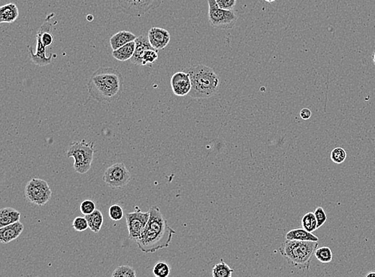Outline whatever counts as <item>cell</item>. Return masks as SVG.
Here are the masks:
<instances>
[{"label": "cell", "mask_w": 375, "mask_h": 277, "mask_svg": "<svg viewBox=\"0 0 375 277\" xmlns=\"http://www.w3.org/2000/svg\"><path fill=\"white\" fill-rule=\"evenodd\" d=\"M19 16L18 6L12 2L3 5L0 7V23H12Z\"/></svg>", "instance_id": "17"}, {"label": "cell", "mask_w": 375, "mask_h": 277, "mask_svg": "<svg viewBox=\"0 0 375 277\" xmlns=\"http://www.w3.org/2000/svg\"><path fill=\"white\" fill-rule=\"evenodd\" d=\"M36 52L34 51V49L32 46L28 47V52H29L30 57L36 66L38 67H44V66L49 65L52 63L53 55L50 56H46V46L42 44L41 39L36 36Z\"/></svg>", "instance_id": "13"}, {"label": "cell", "mask_w": 375, "mask_h": 277, "mask_svg": "<svg viewBox=\"0 0 375 277\" xmlns=\"http://www.w3.org/2000/svg\"><path fill=\"white\" fill-rule=\"evenodd\" d=\"M159 58L157 50L155 49H150L145 51L143 55V66H148L151 67L153 63H155Z\"/></svg>", "instance_id": "28"}, {"label": "cell", "mask_w": 375, "mask_h": 277, "mask_svg": "<svg viewBox=\"0 0 375 277\" xmlns=\"http://www.w3.org/2000/svg\"><path fill=\"white\" fill-rule=\"evenodd\" d=\"M287 240L294 241H306V242H319V238L314 235L312 233L306 231V229H296L288 232L286 235Z\"/></svg>", "instance_id": "20"}, {"label": "cell", "mask_w": 375, "mask_h": 277, "mask_svg": "<svg viewBox=\"0 0 375 277\" xmlns=\"http://www.w3.org/2000/svg\"><path fill=\"white\" fill-rule=\"evenodd\" d=\"M315 256L317 260L320 261L321 263H323V264L331 262L332 259H333L332 251L329 247H326V246L317 248Z\"/></svg>", "instance_id": "24"}, {"label": "cell", "mask_w": 375, "mask_h": 277, "mask_svg": "<svg viewBox=\"0 0 375 277\" xmlns=\"http://www.w3.org/2000/svg\"><path fill=\"white\" fill-rule=\"evenodd\" d=\"M316 217L317 223H318V229L323 226L325 224L327 220V213L322 207H318L314 212Z\"/></svg>", "instance_id": "32"}, {"label": "cell", "mask_w": 375, "mask_h": 277, "mask_svg": "<svg viewBox=\"0 0 375 277\" xmlns=\"http://www.w3.org/2000/svg\"><path fill=\"white\" fill-rule=\"evenodd\" d=\"M302 226L306 231L313 233L318 229V223L314 212H307L302 218Z\"/></svg>", "instance_id": "23"}, {"label": "cell", "mask_w": 375, "mask_h": 277, "mask_svg": "<svg viewBox=\"0 0 375 277\" xmlns=\"http://www.w3.org/2000/svg\"><path fill=\"white\" fill-rule=\"evenodd\" d=\"M265 1L268 2H273L274 1H275V0H265Z\"/></svg>", "instance_id": "37"}, {"label": "cell", "mask_w": 375, "mask_h": 277, "mask_svg": "<svg viewBox=\"0 0 375 277\" xmlns=\"http://www.w3.org/2000/svg\"><path fill=\"white\" fill-rule=\"evenodd\" d=\"M170 86L174 95L178 97L186 96L191 91V82L188 73L178 71L172 75Z\"/></svg>", "instance_id": "11"}, {"label": "cell", "mask_w": 375, "mask_h": 277, "mask_svg": "<svg viewBox=\"0 0 375 277\" xmlns=\"http://www.w3.org/2000/svg\"><path fill=\"white\" fill-rule=\"evenodd\" d=\"M317 248L318 242L287 240L279 248V252L290 265L308 270Z\"/></svg>", "instance_id": "4"}, {"label": "cell", "mask_w": 375, "mask_h": 277, "mask_svg": "<svg viewBox=\"0 0 375 277\" xmlns=\"http://www.w3.org/2000/svg\"><path fill=\"white\" fill-rule=\"evenodd\" d=\"M110 218L113 221H120L124 217V209L119 205H112L108 209Z\"/></svg>", "instance_id": "29"}, {"label": "cell", "mask_w": 375, "mask_h": 277, "mask_svg": "<svg viewBox=\"0 0 375 277\" xmlns=\"http://www.w3.org/2000/svg\"><path fill=\"white\" fill-rule=\"evenodd\" d=\"M170 266L167 263L158 262L153 268V274L156 277H167L170 275Z\"/></svg>", "instance_id": "26"}, {"label": "cell", "mask_w": 375, "mask_h": 277, "mask_svg": "<svg viewBox=\"0 0 375 277\" xmlns=\"http://www.w3.org/2000/svg\"><path fill=\"white\" fill-rule=\"evenodd\" d=\"M52 191L48 183L40 178H32L25 187V197L28 202L43 206L50 201Z\"/></svg>", "instance_id": "8"}, {"label": "cell", "mask_w": 375, "mask_h": 277, "mask_svg": "<svg viewBox=\"0 0 375 277\" xmlns=\"http://www.w3.org/2000/svg\"><path fill=\"white\" fill-rule=\"evenodd\" d=\"M21 213L16 209L10 207L0 210V228L18 222L20 220Z\"/></svg>", "instance_id": "18"}, {"label": "cell", "mask_w": 375, "mask_h": 277, "mask_svg": "<svg viewBox=\"0 0 375 277\" xmlns=\"http://www.w3.org/2000/svg\"><path fill=\"white\" fill-rule=\"evenodd\" d=\"M135 51V41L129 42L127 44L121 46L120 48L115 50L112 52V56L120 62H126L130 60Z\"/></svg>", "instance_id": "19"}, {"label": "cell", "mask_w": 375, "mask_h": 277, "mask_svg": "<svg viewBox=\"0 0 375 277\" xmlns=\"http://www.w3.org/2000/svg\"><path fill=\"white\" fill-rule=\"evenodd\" d=\"M131 175L126 166L123 163H116L110 166L103 175V181L112 189L124 188L130 182Z\"/></svg>", "instance_id": "9"}, {"label": "cell", "mask_w": 375, "mask_h": 277, "mask_svg": "<svg viewBox=\"0 0 375 277\" xmlns=\"http://www.w3.org/2000/svg\"><path fill=\"white\" fill-rule=\"evenodd\" d=\"M149 212L148 222L140 238L135 242L138 248L145 253H154L158 250L167 248L175 234L157 206L151 207Z\"/></svg>", "instance_id": "1"}, {"label": "cell", "mask_w": 375, "mask_h": 277, "mask_svg": "<svg viewBox=\"0 0 375 277\" xmlns=\"http://www.w3.org/2000/svg\"><path fill=\"white\" fill-rule=\"evenodd\" d=\"M217 4L220 8L228 11H234L237 0H215Z\"/></svg>", "instance_id": "33"}, {"label": "cell", "mask_w": 375, "mask_h": 277, "mask_svg": "<svg viewBox=\"0 0 375 277\" xmlns=\"http://www.w3.org/2000/svg\"><path fill=\"white\" fill-rule=\"evenodd\" d=\"M191 78V91L189 96L195 99H209L218 92L220 78L210 67L199 64L185 69Z\"/></svg>", "instance_id": "3"}, {"label": "cell", "mask_w": 375, "mask_h": 277, "mask_svg": "<svg viewBox=\"0 0 375 277\" xmlns=\"http://www.w3.org/2000/svg\"><path fill=\"white\" fill-rule=\"evenodd\" d=\"M311 111H310V109H307V108H304V109H302L301 111H300V117H301V118L303 120H308L310 119V117H311Z\"/></svg>", "instance_id": "34"}, {"label": "cell", "mask_w": 375, "mask_h": 277, "mask_svg": "<svg viewBox=\"0 0 375 277\" xmlns=\"http://www.w3.org/2000/svg\"><path fill=\"white\" fill-rule=\"evenodd\" d=\"M164 0H111L116 13L140 17L158 8Z\"/></svg>", "instance_id": "6"}, {"label": "cell", "mask_w": 375, "mask_h": 277, "mask_svg": "<svg viewBox=\"0 0 375 277\" xmlns=\"http://www.w3.org/2000/svg\"><path fill=\"white\" fill-rule=\"evenodd\" d=\"M134 41H135V51L130 61L134 65L143 66V55L145 51L150 49L155 48L151 46L149 38L147 36H138Z\"/></svg>", "instance_id": "15"}, {"label": "cell", "mask_w": 375, "mask_h": 277, "mask_svg": "<svg viewBox=\"0 0 375 277\" xmlns=\"http://www.w3.org/2000/svg\"><path fill=\"white\" fill-rule=\"evenodd\" d=\"M136 39V36L133 34L132 32L127 31H121L114 35L110 38V44L113 51L120 48L121 46L127 44L129 42H132Z\"/></svg>", "instance_id": "16"}, {"label": "cell", "mask_w": 375, "mask_h": 277, "mask_svg": "<svg viewBox=\"0 0 375 277\" xmlns=\"http://www.w3.org/2000/svg\"><path fill=\"white\" fill-rule=\"evenodd\" d=\"M88 222L89 229L94 233L100 231L103 224V215L100 210L95 209L92 213L85 216Z\"/></svg>", "instance_id": "21"}, {"label": "cell", "mask_w": 375, "mask_h": 277, "mask_svg": "<svg viewBox=\"0 0 375 277\" xmlns=\"http://www.w3.org/2000/svg\"><path fill=\"white\" fill-rule=\"evenodd\" d=\"M147 37L149 38L151 46L155 50H164L170 41V34L168 31L160 28H151L148 32Z\"/></svg>", "instance_id": "12"}, {"label": "cell", "mask_w": 375, "mask_h": 277, "mask_svg": "<svg viewBox=\"0 0 375 277\" xmlns=\"http://www.w3.org/2000/svg\"><path fill=\"white\" fill-rule=\"evenodd\" d=\"M233 270L228 265H226L223 260L214 265L212 269V277H231L232 276Z\"/></svg>", "instance_id": "22"}, {"label": "cell", "mask_w": 375, "mask_h": 277, "mask_svg": "<svg viewBox=\"0 0 375 277\" xmlns=\"http://www.w3.org/2000/svg\"><path fill=\"white\" fill-rule=\"evenodd\" d=\"M346 152L343 148L337 147L331 151V159L335 164H342L346 159Z\"/></svg>", "instance_id": "27"}, {"label": "cell", "mask_w": 375, "mask_h": 277, "mask_svg": "<svg viewBox=\"0 0 375 277\" xmlns=\"http://www.w3.org/2000/svg\"><path fill=\"white\" fill-rule=\"evenodd\" d=\"M72 227L76 231L81 233V232L86 231V229H88V222H87V220L85 216L84 217L77 216L72 223Z\"/></svg>", "instance_id": "30"}, {"label": "cell", "mask_w": 375, "mask_h": 277, "mask_svg": "<svg viewBox=\"0 0 375 277\" xmlns=\"http://www.w3.org/2000/svg\"><path fill=\"white\" fill-rule=\"evenodd\" d=\"M373 63H374V64H375V52H374V55H373Z\"/></svg>", "instance_id": "36"}, {"label": "cell", "mask_w": 375, "mask_h": 277, "mask_svg": "<svg viewBox=\"0 0 375 277\" xmlns=\"http://www.w3.org/2000/svg\"><path fill=\"white\" fill-rule=\"evenodd\" d=\"M126 226L128 229V238L131 241L136 242L140 238L150 217V212H141L137 208V211L126 213Z\"/></svg>", "instance_id": "10"}, {"label": "cell", "mask_w": 375, "mask_h": 277, "mask_svg": "<svg viewBox=\"0 0 375 277\" xmlns=\"http://www.w3.org/2000/svg\"><path fill=\"white\" fill-rule=\"evenodd\" d=\"M80 211L84 216L90 214L96 209V205L91 200H84L80 205Z\"/></svg>", "instance_id": "31"}, {"label": "cell", "mask_w": 375, "mask_h": 277, "mask_svg": "<svg viewBox=\"0 0 375 277\" xmlns=\"http://www.w3.org/2000/svg\"><path fill=\"white\" fill-rule=\"evenodd\" d=\"M375 277V273L374 272V273H368L367 275V277Z\"/></svg>", "instance_id": "35"}, {"label": "cell", "mask_w": 375, "mask_h": 277, "mask_svg": "<svg viewBox=\"0 0 375 277\" xmlns=\"http://www.w3.org/2000/svg\"><path fill=\"white\" fill-rule=\"evenodd\" d=\"M208 19L210 26L220 30H229L235 27L238 16L234 11L224 10L218 6L215 0H208Z\"/></svg>", "instance_id": "7"}, {"label": "cell", "mask_w": 375, "mask_h": 277, "mask_svg": "<svg viewBox=\"0 0 375 277\" xmlns=\"http://www.w3.org/2000/svg\"><path fill=\"white\" fill-rule=\"evenodd\" d=\"M124 89V78L117 69L100 68L90 76L87 90L91 98L99 103H109L120 99Z\"/></svg>", "instance_id": "2"}, {"label": "cell", "mask_w": 375, "mask_h": 277, "mask_svg": "<svg viewBox=\"0 0 375 277\" xmlns=\"http://www.w3.org/2000/svg\"><path fill=\"white\" fill-rule=\"evenodd\" d=\"M24 226L20 221L0 228V242L8 243L19 238L23 233Z\"/></svg>", "instance_id": "14"}, {"label": "cell", "mask_w": 375, "mask_h": 277, "mask_svg": "<svg viewBox=\"0 0 375 277\" xmlns=\"http://www.w3.org/2000/svg\"><path fill=\"white\" fill-rule=\"evenodd\" d=\"M94 142H86L85 140L71 144L67 152V157L75 159L74 169L76 172L85 174L90 170L94 158Z\"/></svg>", "instance_id": "5"}, {"label": "cell", "mask_w": 375, "mask_h": 277, "mask_svg": "<svg viewBox=\"0 0 375 277\" xmlns=\"http://www.w3.org/2000/svg\"><path fill=\"white\" fill-rule=\"evenodd\" d=\"M134 268L129 265H120L112 273L113 277H136Z\"/></svg>", "instance_id": "25"}]
</instances>
